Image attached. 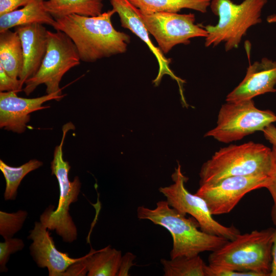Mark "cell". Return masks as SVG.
Masks as SVG:
<instances>
[{"label":"cell","instance_id":"cell-1","mask_svg":"<svg viewBox=\"0 0 276 276\" xmlns=\"http://www.w3.org/2000/svg\"><path fill=\"white\" fill-rule=\"evenodd\" d=\"M116 13L112 9L95 16L71 14L56 19L53 27L72 39L81 61L94 62L127 51L130 37L113 26Z\"/></svg>","mask_w":276,"mask_h":276},{"label":"cell","instance_id":"cell-2","mask_svg":"<svg viewBox=\"0 0 276 276\" xmlns=\"http://www.w3.org/2000/svg\"><path fill=\"white\" fill-rule=\"evenodd\" d=\"M136 214L139 219L148 220L170 233L173 239V247L170 252L171 259L193 257L204 251L212 252L228 241L225 238L203 232L194 218L186 217V215L170 206L166 200L158 201L153 209L140 206Z\"/></svg>","mask_w":276,"mask_h":276},{"label":"cell","instance_id":"cell-3","mask_svg":"<svg viewBox=\"0 0 276 276\" xmlns=\"http://www.w3.org/2000/svg\"><path fill=\"white\" fill-rule=\"evenodd\" d=\"M274 168L272 149L266 146L253 142L231 145L219 149L203 163L199 173V185L230 176L263 175L271 177Z\"/></svg>","mask_w":276,"mask_h":276},{"label":"cell","instance_id":"cell-4","mask_svg":"<svg viewBox=\"0 0 276 276\" xmlns=\"http://www.w3.org/2000/svg\"><path fill=\"white\" fill-rule=\"evenodd\" d=\"M275 229L240 233L208 257L209 264L239 271L269 276Z\"/></svg>","mask_w":276,"mask_h":276},{"label":"cell","instance_id":"cell-5","mask_svg":"<svg viewBox=\"0 0 276 276\" xmlns=\"http://www.w3.org/2000/svg\"><path fill=\"white\" fill-rule=\"evenodd\" d=\"M75 126L68 122L62 127L61 143L55 147L53 159L51 162V174L56 177L59 188L58 205H50L41 214L39 221L48 229L55 231L63 242L72 243L77 239V229L69 213L70 206L78 200L81 183L78 176L70 181L68 173L71 166L63 157L62 147L67 132Z\"/></svg>","mask_w":276,"mask_h":276},{"label":"cell","instance_id":"cell-6","mask_svg":"<svg viewBox=\"0 0 276 276\" xmlns=\"http://www.w3.org/2000/svg\"><path fill=\"white\" fill-rule=\"evenodd\" d=\"M267 2L244 0L236 4L232 0H212L210 8L219 19L215 26L200 24L208 32L205 47H214L223 42L225 51L237 48L247 30L262 21V10Z\"/></svg>","mask_w":276,"mask_h":276},{"label":"cell","instance_id":"cell-7","mask_svg":"<svg viewBox=\"0 0 276 276\" xmlns=\"http://www.w3.org/2000/svg\"><path fill=\"white\" fill-rule=\"evenodd\" d=\"M80 58L72 39L64 32L48 30V47L45 55L36 74L25 83L22 89L29 96L36 87L44 84L47 94H62L60 83L64 74L80 64Z\"/></svg>","mask_w":276,"mask_h":276},{"label":"cell","instance_id":"cell-8","mask_svg":"<svg viewBox=\"0 0 276 276\" xmlns=\"http://www.w3.org/2000/svg\"><path fill=\"white\" fill-rule=\"evenodd\" d=\"M276 122V114L270 110L257 108L252 99L223 104L218 113L217 125L204 136H211L224 143L242 139L262 131Z\"/></svg>","mask_w":276,"mask_h":276},{"label":"cell","instance_id":"cell-9","mask_svg":"<svg viewBox=\"0 0 276 276\" xmlns=\"http://www.w3.org/2000/svg\"><path fill=\"white\" fill-rule=\"evenodd\" d=\"M171 178L172 185L159 188L170 206L183 215H190L198 222L200 229L207 234L232 240L240 233L234 225L224 226L214 219L205 200L187 190L185 183L188 178L182 173L179 163Z\"/></svg>","mask_w":276,"mask_h":276},{"label":"cell","instance_id":"cell-10","mask_svg":"<svg viewBox=\"0 0 276 276\" xmlns=\"http://www.w3.org/2000/svg\"><path fill=\"white\" fill-rule=\"evenodd\" d=\"M137 12L163 54L168 53L177 44L190 43L191 38L208 36L207 31L200 24H195V16L193 13L158 12L145 15L138 9Z\"/></svg>","mask_w":276,"mask_h":276},{"label":"cell","instance_id":"cell-11","mask_svg":"<svg viewBox=\"0 0 276 276\" xmlns=\"http://www.w3.org/2000/svg\"><path fill=\"white\" fill-rule=\"evenodd\" d=\"M271 178L263 175L227 177L215 182L199 185L195 194L205 200L213 215L227 214L248 193L266 188Z\"/></svg>","mask_w":276,"mask_h":276},{"label":"cell","instance_id":"cell-12","mask_svg":"<svg viewBox=\"0 0 276 276\" xmlns=\"http://www.w3.org/2000/svg\"><path fill=\"white\" fill-rule=\"evenodd\" d=\"M14 91L0 93V127L17 133L24 132L30 120V114L50 107L43 106L47 101H59L65 95L46 94L35 98L18 97Z\"/></svg>","mask_w":276,"mask_h":276},{"label":"cell","instance_id":"cell-13","mask_svg":"<svg viewBox=\"0 0 276 276\" xmlns=\"http://www.w3.org/2000/svg\"><path fill=\"white\" fill-rule=\"evenodd\" d=\"M110 3L112 9L118 13L120 17L121 26L130 30L143 41L155 56L158 64V72L155 79L153 80L154 85L158 86L164 75H168L175 80L178 85L182 105H187L183 92L185 80L177 77L173 73L169 67L170 60L166 58L159 48L153 44L148 31L141 20L137 9L128 0H110Z\"/></svg>","mask_w":276,"mask_h":276},{"label":"cell","instance_id":"cell-14","mask_svg":"<svg viewBox=\"0 0 276 276\" xmlns=\"http://www.w3.org/2000/svg\"><path fill=\"white\" fill-rule=\"evenodd\" d=\"M49 230L40 221L35 222L28 237L33 241L29 246L30 255L38 267L48 268L49 276H60L82 257L71 258L68 253L59 251Z\"/></svg>","mask_w":276,"mask_h":276},{"label":"cell","instance_id":"cell-15","mask_svg":"<svg viewBox=\"0 0 276 276\" xmlns=\"http://www.w3.org/2000/svg\"><path fill=\"white\" fill-rule=\"evenodd\" d=\"M276 61L263 58L250 64L246 75L239 84L226 98L227 102H238L252 99L276 89Z\"/></svg>","mask_w":276,"mask_h":276},{"label":"cell","instance_id":"cell-16","mask_svg":"<svg viewBox=\"0 0 276 276\" xmlns=\"http://www.w3.org/2000/svg\"><path fill=\"white\" fill-rule=\"evenodd\" d=\"M21 43L24 64L19 78L22 87L25 82L38 70L48 47V30L42 24L35 23L15 28Z\"/></svg>","mask_w":276,"mask_h":276},{"label":"cell","instance_id":"cell-17","mask_svg":"<svg viewBox=\"0 0 276 276\" xmlns=\"http://www.w3.org/2000/svg\"><path fill=\"white\" fill-rule=\"evenodd\" d=\"M44 0H30L22 8L0 16V32L32 24L52 26L56 20L46 10Z\"/></svg>","mask_w":276,"mask_h":276},{"label":"cell","instance_id":"cell-18","mask_svg":"<svg viewBox=\"0 0 276 276\" xmlns=\"http://www.w3.org/2000/svg\"><path fill=\"white\" fill-rule=\"evenodd\" d=\"M24 56L18 33L10 29L0 32V65L14 79H19L22 70Z\"/></svg>","mask_w":276,"mask_h":276},{"label":"cell","instance_id":"cell-19","mask_svg":"<svg viewBox=\"0 0 276 276\" xmlns=\"http://www.w3.org/2000/svg\"><path fill=\"white\" fill-rule=\"evenodd\" d=\"M103 0H48L44 1L46 10L56 20L71 15L98 16L102 13Z\"/></svg>","mask_w":276,"mask_h":276},{"label":"cell","instance_id":"cell-20","mask_svg":"<svg viewBox=\"0 0 276 276\" xmlns=\"http://www.w3.org/2000/svg\"><path fill=\"white\" fill-rule=\"evenodd\" d=\"M122 255L121 250L110 245L99 249L91 248L86 254L88 276L117 275Z\"/></svg>","mask_w":276,"mask_h":276},{"label":"cell","instance_id":"cell-21","mask_svg":"<svg viewBox=\"0 0 276 276\" xmlns=\"http://www.w3.org/2000/svg\"><path fill=\"white\" fill-rule=\"evenodd\" d=\"M143 14L158 12L178 13L182 9H189L205 13L211 0H128Z\"/></svg>","mask_w":276,"mask_h":276},{"label":"cell","instance_id":"cell-22","mask_svg":"<svg viewBox=\"0 0 276 276\" xmlns=\"http://www.w3.org/2000/svg\"><path fill=\"white\" fill-rule=\"evenodd\" d=\"M43 163L36 159H32L19 167H12L0 160V170L6 180V188L4 194L6 201L15 200L18 187L25 176L29 173L38 169Z\"/></svg>","mask_w":276,"mask_h":276},{"label":"cell","instance_id":"cell-23","mask_svg":"<svg viewBox=\"0 0 276 276\" xmlns=\"http://www.w3.org/2000/svg\"><path fill=\"white\" fill-rule=\"evenodd\" d=\"M164 276H205V263L200 256L162 259Z\"/></svg>","mask_w":276,"mask_h":276},{"label":"cell","instance_id":"cell-24","mask_svg":"<svg viewBox=\"0 0 276 276\" xmlns=\"http://www.w3.org/2000/svg\"><path fill=\"white\" fill-rule=\"evenodd\" d=\"M28 214L27 211L21 210L10 213L0 211V235L4 239L12 238L21 229Z\"/></svg>","mask_w":276,"mask_h":276},{"label":"cell","instance_id":"cell-25","mask_svg":"<svg viewBox=\"0 0 276 276\" xmlns=\"http://www.w3.org/2000/svg\"><path fill=\"white\" fill-rule=\"evenodd\" d=\"M0 242V272H6L8 269L6 264L11 255L22 250L25 244L22 240L16 238L5 239Z\"/></svg>","mask_w":276,"mask_h":276},{"label":"cell","instance_id":"cell-26","mask_svg":"<svg viewBox=\"0 0 276 276\" xmlns=\"http://www.w3.org/2000/svg\"><path fill=\"white\" fill-rule=\"evenodd\" d=\"M205 276H258L251 272L239 271L209 264L205 266Z\"/></svg>","mask_w":276,"mask_h":276},{"label":"cell","instance_id":"cell-27","mask_svg":"<svg viewBox=\"0 0 276 276\" xmlns=\"http://www.w3.org/2000/svg\"><path fill=\"white\" fill-rule=\"evenodd\" d=\"M19 79L10 77L0 65V91H14L17 93L22 90Z\"/></svg>","mask_w":276,"mask_h":276},{"label":"cell","instance_id":"cell-28","mask_svg":"<svg viewBox=\"0 0 276 276\" xmlns=\"http://www.w3.org/2000/svg\"><path fill=\"white\" fill-rule=\"evenodd\" d=\"M271 149L274 156V168L270 181L266 189L269 192L273 199V204L271 216L273 223L276 225V146L272 145Z\"/></svg>","mask_w":276,"mask_h":276},{"label":"cell","instance_id":"cell-29","mask_svg":"<svg viewBox=\"0 0 276 276\" xmlns=\"http://www.w3.org/2000/svg\"><path fill=\"white\" fill-rule=\"evenodd\" d=\"M86 255L81 259L71 265L60 276H83L87 274L88 270L86 262Z\"/></svg>","mask_w":276,"mask_h":276},{"label":"cell","instance_id":"cell-30","mask_svg":"<svg viewBox=\"0 0 276 276\" xmlns=\"http://www.w3.org/2000/svg\"><path fill=\"white\" fill-rule=\"evenodd\" d=\"M135 259V256L130 252H126L122 256L117 276L129 275V271L134 265L133 261Z\"/></svg>","mask_w":276,"mask_h":276},{"label":"cell","instance_id":"cell-31","mask_svg":"<svg viewBox=\"0 0 276 276\" xmlns=\"http://www.w3.org/2000/svg\"><path fill=\"white\" fill-rule=\"evenodd\" d=\"M30 0H0V16L25 6Z\"/></svg>","mask_w":276,"mask_h":276},{"label":"cell","instance_id":"cell-32","mask_svg":"<svg viewBox=\"0 0 276 276\" xmlns=\"http://www.w3.org/2000/svg\"><path fill=\"white\" fill-rule=\"evenodd\" d=\"M265 138L272 145L276 146V127L271 124L263 130Z\"/></svg>","mask_w":276,"mask_h":276},{"label":"cell","instance_id":"cell-33","mask_svg":"<svg viewBox=\"0 0 276 276\" xmlns=\"http://www.w3.org/2000/svg\"><path fill=\"white\" fill-rule=\"evenodd\" d=\"M271 256V271L269 276H276V229L274 230Z\"/></svg>","mask_w":276,"mask_h":276},{"label":"cell","instance_id":"cell-34","mask_svg":"<svg viewBox=\"0 0 276 276\" xmlns=\"http://www.w3.org/2000/svg\"><path fill=\"white\" fill-rule=\"evenodd\" d=\"M267 21L268 23H275L276 22V14L269 15L267 17Z\"/></svg>","mask_w":276,"mask_h":276}]
</instances>
